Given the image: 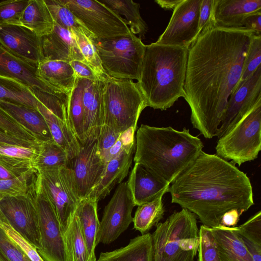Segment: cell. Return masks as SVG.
Returning <instances> with one entry per match:
<instances>
[{
    "label": "cell",
    "mask_w": 261,
    "mask_h": 261,
    "mask_svg": "<svg viewBox=\"0 0 261 261\" xmlns=\"http://www.w3.org/2000/svg\"><path fill=\"white\" fill-rule=\"evenodd\" d=\"M0 142L16 145L25 147L35 146L39 145L41 143L39 141H28L10 134H7L0 130Z\"/></svg>",
    "instance_id": "cell-51"
},
{
    "label": "cell",
    "mask_w": 261,
    "mask_h": 261,
    "mask_svg": "<svg viewBox=\"0 0 261 261\" xmlns=\"http://www.w3.org/2000/svg\"><path fill=\"white\" fill-rule=\"evenodd\" d=\"M254 34L245 28H206L189 48L184 98L193 127L205 138L216 136Z\"/></svg>",
    "instance_id": "cell-1"
},
{
    "label": "cell",
    "mask_w": 261,
    "mask_h": 261,
    "mask_svg": "<svg viewBox=\"0 0 261 261\" xmlns=\"http://www.w3.org/2000/svg\"><path fill=\"white\" fill-rule=\"evenodd\" d=\"M94 38L122 36L130 33L125 19L96 0H61Z\"/></svg>",
    "instance_id": "cell-11"
},
{
    "label": "cell",
    "mask_w": 261,
    "mask_h": 261,
    "mask_svg": "<svg viewBox=\"0 0 261 261\" xmlns=\"http://www.w3.org/2000/svg\"><path fill=\"white\" fill-rule=\"evenodd\" d=\"M37 68L39 75L50 85L71 91L76 77L69 62L43 59Z\"/></svg>",
    "instance_id": "cell-31"
},
{
    "label": "cell",
    "mask_w": 261,
    "mask_h": 261,
    "mask_svg": "<svg viewBox=\"0 0 261 261\" xmlns=\"http://www.w3.org/2000/svg\"><path fill=\"white\" fill-rule=\"evenodd\" d=\"M40 144L25 147L0 142V164L13 171L24 174L33 168Z\"/></svg>",
    "instance_id": "cell-30"
},
{
    "label": "cell",
    "mask_w": 261,
    "mask_h": 261,
    "mask_svg": "<svg viewBox=\"0 0 261 261\" xmlns=\"http://www.w3.org/2000/svg\"><path fill=\"white\" fill-rule=\"evenodd\" d=\"M218 250L219 261H253L234 227L211 228Z\"/></svg>",
    "instance_id": "cell-27"
},
{
    "label": "cell",
    "mask_w": 261,
    "mask_h": 261,
    "mask_svg": "<svg viewBox=\"0 0 261 261\" xmlns=\"http://www.w3.org/2000/svg\"><path fill=\"white\" fill-rule=\"evenodd\" d=\"M135 148V143L106 163L100 180L88 196L93 197L98 201L109 195L116 184L122 182L128 175Z\"/></svg>",
    "instance_id": "cell-23"
},
{
    "label": "cell",
    "mask_w": 261,
    "mask_h": 261,
    "mask_svg": "<svg viewBox=\"0 0 261 261\" xmlns=\"http://www.w3.org/2000/svg\"><path fill=\"white\" fill-rule=\"evenodd\" d=\"M261 11V0H213L210 27L243 28L249 15Z\"/></svg>",
    "instance_id": "cell-19"
},
{
    "label": "cell",
    "mask_w": 261,
    "mask_h": 261,
    "mask_svg": "<svg viewBox=\"0 0 261 261\" xmlns=\"http://www.w3.org/2000/svg\"><path fill=\"white\" fill-rule=\"evenodd\" d=\"M74 37L85 62L95 72L98 79L105 81L109 75L102 68L93 36L86 29H81L70 32Z\"/></svg>",
    "instance_id": "cell-38"
},
{
    "label": "cell",
    "mask_w": 261,
    "mask_h": 261,
    "mask_svg": "<svg viewBox=\"0 0 261 261\" xmlns=\"http://www.w3.org/2000/svg\"><path fill=\"white\" fill-rule=\"evenodd\" d=\"M98 201L93 197L80 200L75 211L86 245L89 261H96L95 248L99 226L97 215Z\"/></svg>",
    "instance_id": "cell-25"
},
{
    "label": "cell",
    "mask_w": 261,
    "mask_h": 261,
    "mask_svg": "<svg viewBox=\"0 0 261 261\" xmlns=\"http://www.w3.org/2000/svg\"><path fill=\"white\" fill-rule=\"evenodd\" d=\"M0 223L7 235L21 248L32 261H44L37 250L11 227L1 212Z\"/></svg>",
    "instance_id": "cell-47"
},
{
    "label": "cell",
    "mask_w": 261,
    "mask_h": 261,
    "mask_svg": "<svg viewBox=\"0 0 261 261\" xmlns=\"http://www.w3.org/2000/svg\"><path fill=\"white\" fill-rule=\"evenodd\" d=\"M76 77L91 81L99 80L95 72L86 62L72 60L69 62Z\"/></svg>",
    "instance_id": "cell-49"
},
{
    "label": "cell",
    "mask_w": 261,
    "mask_h": 261,
    "mask_svg": "<svg viewBox=\"0 0 261 261\" xmlns=\"http://www.w3.org/2000/svg\"><path fill=\"white\" fill-rule=\"evenodd\" d=\"M44 2L54 21L61 27L70 32L82 28L86 29L61 0H44Z\"/></svg>",
    "instance_id": "cell-40"
},
{
    "label": "cell",
    "mask_w": 261,
    "mask_h": 261,
    "mask_svg": "<svg viewBox=\"0 0 261 261\" xmlns=\"http://www.w3.org/2000/svg\"><path fill=\"white\" fill-rule=\"evenodd\" d=\"M0 261H32L6 233L0 223Z\"/></svg>",
    "instance_id": "cell-44"
},
{
    "label": "cell",
    "mask_w": 261,
    "mask_h": 261,
    "mask_svg": "<svg viewBox=\"0 0 261 261\" xmlns=\"http://www.w3.org/2000/svg\"><path fill=\"white\" fill-rule=\"evenodd\" d=\"M19 24L41 37L51 33L54 20L44 0H30L21 15Z\"/></svg>",
    "instance_id": "cell-29"
},
{
    "label": "cell",
    "mask_w": 261,
    "mask_h": 261,
    "mask_svg": "<svg viewBox=\"0 0 261 261\" xmlns=\"http://www.w3.org/2000/svg\"><path fill=\"white\" fill-rule=\"evenodd\" d=\"M0 76L18 81L32 90L47 92L57 88L39 75L37 66L14 56L1 45Z\"/></svg>",
    "instance_id": "cell-18"
},
{
    "label": "cell",
    "mask_w": 261,
    "mask_h": 261,
    "mask_svg": "<svg viewBox=\"0 0 261 261\" xmlns=\"http://www.w3.org/2000/svg\"><path fill=\"white\" fill-rule=\"evenodd\" d=\"M260 63L261 35L254 34L243 62L241 76L238 85L251 75L261 66Z\"/></svg>",
    "instance_id": "cell-42"
},
{
    "label": "cell",
    "mask_w": 261,
    "mask_h": 261,
    "mask_svg": "<svg viewBox=\"0 0 261 261\" xmlns=\"http://www.w3.org/2000/svg\"><path fill=\"white\" fill-rule=\"evenodd\" d=\"M182 0H155L154 2L165 10H174Z\"/></svg>",
    "instance_id": "cell-55"
},
{
    "label": "cell",
    "mask_w": 261,
    "mask_h": 261,
    "mask_svg": "<svg viewBox=\"0 0 261 261\" xmlns=\"http://www.w3.org/2000/svg\"><path fill=\"white\" fill-rule=\"evenodd\" d=\"M261 99V66L239 84L230 96L222 121L218 129V139L230 130Z\"/></svg>",
    "instance_id": "cell-16"
},
{
    "label": "cell",
    "mask_w": 261,
    "mask_h": 261,
    "mask_svg": "<svg viewBox=\"0 0 261 261\" xmlns=\"http://www.w3.org/2000/svg\"><path fill=\"white\" fill-rule=\"evenodd\" d=\"M37 175L55 208L64 233L81 200L72 170L65 165L38 170Z\"/></svg>",
    "instance_id": "cell-9"
},
{
    "label": "cell",
    "mask_w": 261,
    "mask_h": 261,
    "mask_svg": "<svg viewBox=\"0 0 261 261\" xmlns=\"http://www.w3.org/2000/svg\"><path fill=\"white\" fill-rule=\"evenodd\" d=\"M135 206L127 181L122 182L104 208L97 234V245L110 244L127 229L133 222L132 213Z\"/></svg>",
    "instance_id": "cell-13"
},
{
    "label": "cell",
    "mask_w": 261,
    "mask_h": 261,
    "mask_svg": "<svg viewBox=\"0 0 261 261\" xmlns=\"http://www.w3.org/2000/svg\"><path fill=\"white\" fill-rule=\"evenodd\" d=\"M96 261H154L152 234L138 236L124 247L101 252Z\"/></svg>",
    "instance_id": "cell-26"
},
{
    "label": "cell",
    "mask_w": 261,
    "mask_h": 261,
    "mask_svg": "<svg viewBox=\"0 0 261 261\" xmlns=\"http://www.w3.org/2000/svg\"><path fill=\"white\" fill-rule=\"evenodd\" d=\"M166 193L164 192L152 201L138 206L133 222L134 228L142 234L148 233L163 218V197Z\"/></svg>",
    "instance_id": "cell-35"
},
{
    "label": "cell",
    "mask_w": 261,
    "mask_h": 261,
    "mask_svg": "<svg viewBox=\"0 0 261 261\" xmlns=\"http://www.w3.org/2000/svg\"><path fill=\"white\" fill-rule=\"evenodd\" d=\"M133 161L162 180L171 184L202 151L201 140L184 127H155L142 124L138 129Z\"/></svg>",
    "instance_id": "cell-3"
},
{
    "label": "cell",
    "mask_w": 261,
    "mask_h": 261,
    "mask_svg": "<svg viewBox=\"0 0 261 261\" xmlns=\"http://www.w3.org/2000/svg\"><path fill=\"white\" fill-rule=\"evenodd\" d=\"M155 226L152 234L154 261H194L199 242L194 214L182 208Z\"/></svg>",
    "instance_id": "cell-5"
},
{
    "label": "cell",
    "mask_w": 261,
    "mask_h": 261,
    "mask_svg": "<svg viewBox=\"0 0 261 261\" xmlns=\"http://www.w3.org/2000/svg\"><path fill=\"white\" fill-rule=\"evenodd\" d=\"M242 215L236 210L229 211L222 217L220 225L225 227H235Z\"/></svg>",
    "instance_id": "cell-53"
},
{
    "label": "cell",
    "mask_w": 261,
    "mask_h": 261,
    "mask_svg": "<svg viewBox=\"0 0 261 261\" xmlns=\"http://www.w3.org/2000/svg\"><path fill=\"white\" fill-rule=\"evenodd\" d=\"M103 69L110 77L139 80L146 49L132 32L108 38H93Z\"/></svg>",
    "instance_id": "cell-7"
},
{
    "label": "cell",
    "mask_w": 261,
    "mask_h": 261,
    "mask_svg": "<svg viewBox=\"0 0 261 261\" xmlns=\"http://www.w3.org/2000/svg\"><path fill=\"white\" fill-rule=\"evenodd\" d=\"M37 109L44 117L53 140L65 150L69 161L76 156L81 144L69 124L61 120L38 100Z\"/></svg>",
    "instance_id": "cell-28"
},
{
    "label": "cell",
    "mask_w": 261,
    "mask_h": 261,
    "mask_svg": "<svg viewBox=\"0 0 261 261\" xmlns=\"http://www.w3.org/2000/svg\"><path fill=\"white\" fill-rule=\"evenodd\" d=\"M199 237L197 261H219L217 247L211 228L201 225Z\"/></svg>",
    "instance_id": "cell-43"
},
{
    "label": "cell",
    "mask_w": 261,
    "mask_h": 261,
    "mask_svg": "<svg viewBox=\"0 0 261 261\" xmlns=\"http://www.w3.org/2000/svg\"><path fill=\"white\" fill-rule=\"evenodd\" d=\"M23 174H21L19 172L13 171L0 164V179H3V180L12 179L16 178L18 177H19Z\"/></svg>",
    "instance_id": "cell-54"
},
{
    "label": "cell",
    "mask_w": 261,
    "mask_h": 261,
    "mask_svg": "<svg viewBox=\"0 0 261 261\" xmlns=\"http://www.w3.org/2000/svg\"><path fill=\"white\" fill-rule=\"evenodd\" d=\"M0 45L14 56L37 67L44 59L41 37L20 24L0 25Z\"/></svg>",
    "instance_id": "cell-17"
},
{
    "label": "cell",
    "mask_w": 261,
    "mask_h": 261,
    "mask_svg": "<svg viewBox=\"0 0 261 261\" xmlns=\"http://www.w3.org/2000/svg\"><path fill=\"white\" fill-rule=\"evenodd\" d=\"M213 0H201L199 16V30L201 31L211 23Z\"/></svg>",
    "instance_id": "cell-50"
},
{
    "label": "cell",
    "mask_w": 261,
    "mask_h": 261,
    "mask_svg": "<svg viewBox=\"0 0 261 261\" xmlns=\"http://www.w3.org/2000/svg\"><path fill=\"white\" fill-rule=\"evenodd\" d=\"M34 186L27 194L0 195V212L11 227L38 251L40 234Z\"/></svg>",
    "instance_id": "cell-12"
},
{
    "label": "cell",
    "mask_w": 261,
    "mask_h": 261,
    "mask_svg": "<svg viewBox=\"0 0 261 261\" xmlns=\"http://www.w3.org/2000/svg\"><path fill=\"white\" fill-rule=\"evenodd\" d=\"M188 50L156 42L146 45L137 84L147 107L166 110L185 98Z\"/></svg>",
    "instance_id": "cell-4"
},
{
    "label": "cell",
    "mask_w": 261,
    "mask_h": 261,
    "mask_svg": "<svg viewBox=\"0 0 261 261\" xmlns=\"http://www.w3.org/2000/svg\"><path fill=\"white\" fill-rule=\"evenodd\" d=\"M201 2V0H182L173 10L167 27L155 42L189 49L200 35Z\"/></svg>",
    "instance_id": "cell-14"
},
{
    "label": "cell",
    "mask_w": 261,
    "mask_h": 261,
    "mask_svg": "<svg viewBox=\"0 0 261 261\" xmlns=\"http://www.w3.org/2000/svg\"><path fill=\"white\" fill-rule=\"evenodd\" d=\"M41 40L44 59L85 62L72 34L55 21L51 33L42 37Z\"/></svg>",
    "instance_id": "cell-20"
},
{
    "label": "cell",
    "mask_w": 261,
    "mask_h": 261,
    "mask_svg": "<svg viewBox=\"0 0 261 261\" xmlns=\"http://www.w3.org/2000/svg\"><path fill=\"white\" fill-rule=\"evenodd\" d=\"M68 261H89L86 245L75 213L64 232Z\"/></svg>",
    "instance_id": "cell-37"
},
{
    "label": "cell",
    "mask_w": 261,
    "mask_h": 261,
    "mask_svg": "<svg viewBox=\"0 0 261 261\" xmlns=\"http://www.w3.org/2000/svg\"><path fill=\"white\" fill-rule=\"evenodd\" d=\"M103 81L83 79L82 102L84 112L85 141L91 137H97L103 124L101 96Z\"/></svg>",
    "instance_id": "cell-22"
},
{
    "label": "cell",
    "mask_w": 261,
    "mask_h": 261,
    "mask_svg": "<svg viewBox=\"0 0 261 261\" xmlns=\"http://www.w3.org/2000/svg\"><path fill=\"white\" fill-rule=\"evenodd\" d=\"M243 28L253 31L257 35H261V11L246 17L243 21Z\"/></svg>",
    "instance_id": "cell-52"
},
{
    "label": "cell",
    "mask_w": 261,
    "mask_h": 261,
    "mask_svg": "<svg viewBox=\"0 0 261 261\" xmlns=\"http://www.w3.org/2000/svg\"><path fill=\"white\" fill-rule=\"evenodd\" d=\"M40 234L37 251L44 261H68L63 233L55 208L44 191L37 173L34 186Z\"/></svg>",
    "instance_id": "cell-10"
},
{
    "label": "cell",
    "mask_w": 261,
    "mask_h": 261,
    "mask_svg": "<svg viewBox=\"0 0 261 261\" xmlns=\"http://www.w3.org/2000/svg\"><path fill=\"white\" fill-rule=\"evenodd\" d=\"M106 163L102 160L97 147V138L91 137L81 144L76 156L69 161L81 199L87 197L100 180Z\"/></svg>",
    "instance_id": "cell-15"
},
{
    "label": "cell",
    "mask_w": 261,
    "mask_h": 261,
    "mask_svg": "<svg viewBox=\"0 0 261 261\" xmlns=\"http://www.w3.org/2000/svg\"><path fill=\"white\" fill-rule=\"evenodd\" d=\"M120 134L106 125H103L101 127L97 138L98 150L103 161L107 152L117 141Z\"/></svg>",
    "instance_id": "cell-48"
},
{
    "label": "cell",
    "mask_w": 261,
    "mask_h": 261,
    "mask_svg": "<svg viewBox=\"0 0 261 261\" xmlns=\"http://www.w3.org/2000/svg\"><path fill=\"white\" fill-rule=\"evenodd\" d=\"M101 96L103 125L119 133L131 127L137 129L140 114L147 107L137 82L109 76L103 81Z\"/></svg>",
    "instance_id": "cell-6"
},
{
    "label": "cell",
    "mask_w": 261,
    "mask_h": 261,
    "mask_svg": "<svg viewBox=\"0 0 261 261\" xmlns=\"http://www.w3.org/2000/svg\"><path fill=\"white\" fill-rule=\"evenodd\" d=\"M171 184V202L194 214L209 228L220 226L226 212L236 210L242 215L254 204L247 174L231 162L203 151Z\"/></svg>",
    "instance_id": "cell-2"
},
{
    "label": "cell",
    "mask_w": 261,
    "mask_h": 261,
    "mask_svg": "<svg viewBox=\"0 0 261 261\" xmlns=\"http://www.w3.org/2000/svg\"><path fill=\"white\" fill-rule=\"evenodd\" d=\"M69 160L65 150L54 140L41 143L33 168L37 171L68 165Z\"/></svg>",
    "instance_id": "cell-39"
},
{
    "label": "cell",
    "mask_w": 261,
    "mask_h": 261,
    "mask_svg": "<svg viewBox=\"0 0 261 261\" xmlns=\"http://www.w3.org/2000/svg\"><path fill=\"white\" fill-rule=\"evenodd\" d=\"M261 149V99L218 139L216 155L233 165L253 161Z\"/></svg>",
    "instance_id": "cell-8"
},
{
    "label": "cell",
    "mask_w": 261,
    "mask_h": 261,
    "mask_svg": "<svg viewBox=\"0 0 261 261\" xmlns=\"http://www.w3.org/2000/svg\"><path fill=\"white\" fill-rule=\"evenodd\" d=\"M127 184L136 206L149 202L163 192H168L170 186L138 163H135Z\"/></svg>",
    "instance_id": "cell-21"
},
{
    "label": "cell",
    "mask_w": 261,
    "mask_h": 261,
    "mask_svg": "<svg viewBox=\"0 0 261 261\" xmlns=\"http://www.w3.org/2000/svg\"><path fill=\"white\" fill-rule=\"evenodd\" d=\"M83 79L76 77L70 96L68 116L70 126L80 144L85 142L84 112L82 102Z\"/></svg>",
    "instance_id": "cell-36"
},
{
    "label": "cell",
    "mask_w": 261,
    "mask_h": 261,
    "mask_svg": "<svg viewBox=\"0 0 261 261\" xmlns=\"http://www.w3.org/2000/svg\"><path fill=\"white\" fill-rule=\"evenodd\" d=\"M103 4L118 15H124L130 31L134 34L139 35L141 40L144 38L148 31V27L142 19L140 13V5L130 0H100Z\"/></svg>",
    "instance_id": "cell-32"
},
{
    "label": "cell",
    "mask_w": 261,
    "mask_h": 261,
    "mask_svg": "<svg viewBox=\"0 0 261 261\" xmlns=\"http://www.w3.org/2000/svg\"><path fill=\"white\" fill-rule=\"evenodd\" d=\"M37 171L34 168L16 178L0 179V195L27 194L34 185Z\"/></svg>",
    "instance_id": "cell-41"
},
{
    "label": "cell",
    "mask_w": 261,
    "mask_h": 261,
    "mask_svg": "<svg viewBox=\"0 0 261 261\" xmlns=\"http://www.w3.org/2000/svg\"><path fill=\"white\" fill-rule=\"evenodd\" d=\"M30 0H8L0 2V25L19 24L21 15Z\"/></svg>",
    "instance_id": "cell-45"
},
{
    "label": "cell",
    "mask_w": 261,
    "mask_h": 261,
    "mask_svg": "<svg viewBox=\"0 0 261 261\" xmlns=\"http://www.w3.org/2000/svg\"><path fill=\"white\" fill-rule=\"evenodd\" d=\"M0 107L40 142L53 140L46 121L37 108L1 100Z\"/></svg>",
    "instance_id": "cell-24"
},
{
    "label": "cell",
    "mask_w": 261,
    "mask_h": 261,
    "mask_svg": "<svg viewBox=\"0 0 261 261\" xmlns=\"http://www.w3.org/2000/svg\"><path fill=\"white\" fill-rule=\"evenodd\" d=\"M0 130L28 141H38L30 132L20 124L1 107Z\"/></svg>",
    "instance_id": "cell-46"
},
{
    "label": "cell",
    "mask_w": 261,
    "mask_h": 261,
    "mask_svg": "<svg viewBox=\"0 0 261 261\" xmlns=\"http://www.w3.org/2000/svg\"><path fill=\"white\" fill-rule=\"evenodd\" d=\"M0 100L37 108L38 100L31 89L15 80L1 76Z\"/></svg>",
    "instance_id": "cell-34"
},
{
    "label": "cell",
    "mask_w": 261,
    "mask_h": 261,
    "mask_svg": "<svg viewBox=\"0 0 261 261\" xmlns=\"http://www.w3.org/2000/svg\"><path fill=\"white\" fill-rule=\"evenodd\" d=\"M234 228L253 261H261V211Z\"/></svg>",
    "instance_id": "cell-33"
}]
</instances>
